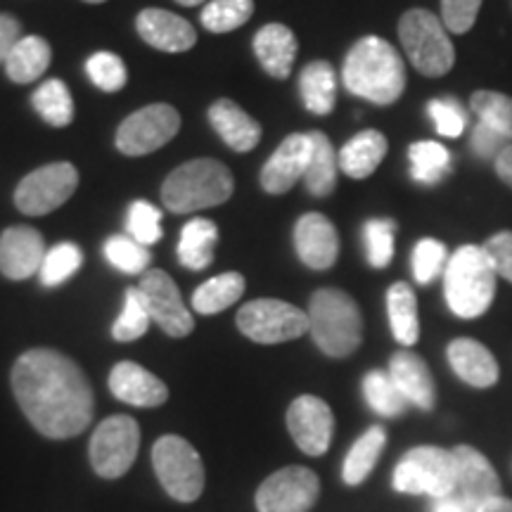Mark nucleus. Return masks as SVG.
Instances as JSON below:
<instances>
[{"label":"nucleus","instance_id":"423d86ee","mask_svg":"<svg viewBox=\"0 0 512 512\" xmlns=\"http://www.w3.org/2000/svg\"><path fill=\"white\" fill-rule=\"evenodd\" d=\"M399 38L406 57L422 76L439 79L456 64V48L441 22L430 10L413 8L399 19Z\"/></svg>","mask_w":512,"mask_h":512},{"label":"nucleus","instance_id":"b1692460","mask_svg":"<svg viewBox=\"0 0 512 512\" xmlns=\"http://www.w3.org/2000/svg\"><path fill=\"white\" fill-rule=\"evenodd\" d=\"M299 43L285 24H266L254 36V55L273 79H287L297 60Z\"/></svg>","mask_w":512,"mask_h":512},{"label":"nucleus","instance_id":"5fc2aeb1","mask_svg":"<svg viewBox=\"0 0 512 512\" xmlns=\"http://www.w3.org/2000/svg\"><path fill=\"white\" fill-rule=\"evenodd\" d=\"M475 512H512V501L510 498L496 496L491 498V501H486L484 505H479Z\"/></svg>","mask_w":512,"mask_h":512},{"label":"nucleus","instance_id":"c9c22d12","mask_svg":"<svg viewBox=\"0 0 512 512\" xmlns=\"http://www.w3.org/2000/svg\"><path fill=\"white\" fill-rule=\"evenodd\" d=\"M363 396H366L368 406L384 418H399L408 408L406 396L399 392L392 375L384 373V370H370L363 377Z\"/></svg>","mask_w":512,"mask_h":512},{"label":"nucleus","instance_id":"bb28decb","mask_svg":"<svg viewBox=\"0 0 512 512\" xmlns=\"http://www.w3.org/2000/svg\"><path fill=\"white\" fill-rule=\"evenodd\" d=\"M53 62V48L43 36H22L5 60V74L12 83L27 86L46 74V69Z\"/></svg>","mask_w":512,"mask_h":512},{"label":"nucleus","instance_id":"412c9836","mask_svg":"<svg viewBox=\"0 0 512 512\" xmlns=\"http://www.w3.org/2000/svg\"><path fill=\"white\" fill-rule=\"evenodd\" d=\"M110 389L119 401L138 408H157L169 399V387L133 361H121L112 368Z\"/></svg>","mask_w":512,"mask_h":512},{"label":"nucleus","instance_id":"e433bc0d","mask_svg":"<svg viewBox=\"0 0 512 512\" xmlns=\"http://www.w3.org/2000/svg\"><path fill=\"white\" fill-rule=\"evenodd\" d=\"M150 323L152 318L140 287H128L124 294V309H121L119 318L112 325V337L117 342H136L138 337L145 335Z\"/></svg>","mask_w":512,"mask_h":512},{"label":"nucleus","instance_id":"39448f33","mask_svg":"<svg viewBox=\"0 0 512 512\" xmlns=\"http://www.w3.org/2000/svg\"><path fill=\"white\" fill-rule=\"evenodd\" d=\"M309 332L318 349L330 358H347L363 342L361 309L347 292L323 287L309 302Z\"/></svg>","mask_w":512,"mask_h":512},{"label":"nucleus","instance_id":"dca6fc26","mask_svg":"<svg viewBox=\"0 0 512 512\" xmlns=\"http://www.w3.org/2000/svg\"><path fill=\"white\" fill-rule=\"evenodd\" d=\"M451 453L456 460L453 496H458L470 510H477L479 505L501 496V479L489 460L484 458V453L472 446H456Z\"/></svg>","mask_w":512,"mask_h":512},{"label":"nucleus","instance_id":"393cba45","mask_svg":"<svg viewBox=\"0 0 512 512\" xmlns=\"http://www.w3.org/2000/svg\"><path fill=\"white\" fill-rule=\"evenodd\" d=\"M209 124L223 138V143L235 152L254 150L261 140L259 121L249 117L238 102L233 100H216L209 107Z\"/></svg>","mask_w":512,"mask_h":512},{"label":"nucleus","instance_id":"4468645a","mask_svg":"<svg viewBox=\"0 0 512 512\" xmlns=\"http://www.w3.org/2000/svg\"><path fill=\"white\" fill-rule=\"evenodd\" d=\"M140 292H143L150 318L162 328L169 337H188L195 330L188 306L183 304L178 285L169 273L150 268L140 275Z\"/></svg>","mask_w":512,"mask_h":512},{"label":"nucleus","instance_id":"aec40b11","mask_svg":"<svg viewBox=\"0 0 512 512\" xmlns=\"http://www.w3.org/2000/svg\"><path fill=\"white\" fill-rule=\"evenodd\" d=\"M136 29L147 46L162 53H185L197 43V31L188 19L162 8H147L136 17Z\"/></svg>","mask_w":512,"mask_h":512},{"label":"nucleus","instance_id":"6ab92c4d","mask_svg":"<svg viewBox=\"0 0 512 512\" xmlns=\"http://www.w3.org/2000/svg\"><path fill=\"white\" fill-rule=\"evenodd\" d=\"M294 249H297L302 264L313 271H328L335 266L339 256V235L335 223L328 216L304 214L294 226Z\"/></svg>","mask_w":512,"mask_h":512},{"label":"nucleus","instance_id":"1a4fd4ad","mask_svg":"<svg viewBox=\"0 0 512 512\" xmlns=\"http://www.w3.org/2000/svg\"><path fill=\"white\" fill-rule=\"evenodd\" d=\"M238 328L259 344H283L309 332V313L280 299H254L238 313Z\"/></svg>","mask_w":512,"mask_h":512},{"label":"nucleus","instance_id":"4c0bfd02","mask_svg":"<svg viewBox=\"0 0 512 512\" xmlns=\"http://www.w3.org/2000/svg\"><path fill=\"white\" fill-rule=\"evenodd\" d=\"M254 15V0H211L202 10V27L211 34H230Z\"/></svg>","mask_w":512,"mask_h":512},{"label":"nucleus","instance_id":"f257e3e1","mask_svg":"<svg viewBox=\"0 0 512 512\" xmlns=\"http://www.w3.org/2000/svg\"><path fill=\"white\" fill-rule=\"evenodd\" d=\"M10 382L22 413L43 437L69 439L91 425V384L72 358L60 351H24L12 368Z\"/></svg>","mask_w":512,"mask_h":512},{"label":"nucleus","instance_id":"c03bdc74","mask_svg":"<svg viewBox=\"0 0 512 512\" xmlns=\"http://www.w3.org/2000/svg\"><path fill=\"white\" fill-rule=\"evenodd\" d=\"M126 230L128 238L140 242V245H155L162 238V211L147 200H136L128 207Z\"/></svg>","mask_w":512,"mask_h":512},{"label":"nucleus","instance_id":"f704fd0d","mask_svg":"<svg viewBox=\"0 0 512 512\" xmlns=\"http://www.w3.org/2000/svg\"><path fill=\"white\" fill-rule=\"evenodd\" d=\"M411 157V176L422 185H437L451 174V152L434 140H420L408 150Z\"/></svg>","mask_w":512,"mask_h":512},{"label":"nucleus","instance_id":"f8f14e48","mask_svg":"<svg viewBox=\"0 0 512 512\" xmlns=\"http://www.w3.org/2000/svg\"><path fill=\"white\" fill-rule=\"evenodd\" d=\"M181 128V114L166 102H155L133 112L121 121L117 131V150L126 157H143L176 138Z\"/></svg>","mask_w":512,"mask_h":512},{"label":"nucleus","instance_id":"2f4dec72","mask_svg":"<svg viewBox=\"0 0 512 512\" xmlns=\"http://www.w3.org/2000/svg\"><path fill=\"white\" fill-rule=\"evenodd\" d=\"M245 294V275L240 273H221L209 278L207 283L197 287L192 294V309L202 316H214V313L226 311L228 306L240 302Z\"/></svg>","mask_w":512,"mask_h":512},{"label":"nucleus","instance_id":"0eeeda50","mask_svg":"<svg viewBox=\"0 0 512 512\" xmlns=\"http://www.w3.org/2000/svg\"><path fill=\"white\" fill-rule=\"evenodd\" d=\"M456 486V460L439 446L411 448L394 470V489L411 496L444 498Z\"/></svg>","mask_w":512,"mask_h":512},{"label":"nucleus","instance_id":"58836bf2","mask_svg":"<svg viewBox=\"0 0 512 512\" xmlns=\"http://www.w3.org/2000/svg\"><path fill=\"white\" fill-rule=\"evenodd\" d=\"M472 112L477 114L479 121L496 128L501 136L512 143V98L498 91H475L470 98Z\"/></svg>","mask_w":512,"mask_h":512},{"label":"nucleus","instance_id":"a19ab883","mask_svg":"<svg viewBox=\"0 0 512 512\" xmlns=\"http://www.w3.org/2000/svg\"><path fill=\"white\" fill-rule=\"evenodd\" d=\"M83 264L81 247L74 245V242H60V245L50 247L46 259H43L41 266V283L46 287H57L67 283L72 275L79 271Z\"/></svg>","mask_w":512,"mask_h":512},{"label":"nucleus","instance_id":"6e6552de","mask_svg":"<svg viewBox=\"0 0 512 512\" xmlns=\"http://www.w3.org/2000/svg\"><path fill=\"white\" fill-rule=\"evenodd\" d=\"M152 465H155L159 484L171 498L192 503L202 496L204 465L190 441L176 434L157 439V444L152 446Z\"/></svg>","mask_w":512,"mask_h":512},{"label":"nucleus","instance_id":"603ef678","mask_svg":"<svg viewBox=\"0 0 512 512\" xmlns=\"http://www.w3.org/2000/svg\"><path fill=\"white\" fill-rule=\"evenodd\" d=\"M494 169H496V176L512 190V143L505 145V150L496 157Z\"/></svg>","mask_w":512,"mask_h":512},{"label":"nucleus","instance_id":"3c124183","mask_svg":"<svg viewBox=\"0 0 512 512\" xmlns=\"http://www.w3.org/2000/svg\"><path fill=\"white\" fill-rule=\"evenodd\" d=\"M22 38V24L15 15L8 12H0V64H5L12 50Z\"/></svg>","mask_w":512,"mask_h":512},{"label":"nucleus","instance_id":"ea45409f","mask_svg":"<svg viewBox=\"0 0 512 512\" xmlns=\"http://www.w3.org/2000/svg\"><path fill=\"white\" fill-rule=\"evenodd\" d=\"M105 256L117 271L126 275H143L145 271H150V249L128 238V235H112L105 242Z\"/></svg>","mask_w":512,"mask_h":512},{"label":"nucleus","instance_id":"473e14b6","mask_svg":"<svg viewBox=\"0 0 512 512\" xmlns=\"http://www.w3.org/2000/svg\"><path fill=\"white\" fill-rule=\"evenodd\" d=\"M384 444H387V432L382 427H370V430L363 434L361 439L351 446V451L344 458V467H342V477L349 486L361 484L373 467L380 460V453L384 451Z\"/></svg>","mask_w":512,"mask_h":512},{"label":"nucleus","instance_id":"9b49d317","mask_svg":"<svg viewBox=\"0 0 512 512\" xmlns=\"http://www.w3.org/2000/svg\"><path fill=\"white\" fill-rule=\"evenodd\" d=\"M140 448V427L128 415L102 420L91 439V465L100 477L117 479L131 470Z\"/></svg>","mask_w":512,"mask_h":512},{"label":"nucleus","instance_id":"a211bd4d","mask_svg":"<svg viewBox=\"0 0 512 512\" xmlns=\"http://www.w3.org/2000/svg\"><path fill=\"white\" fill-rule=\"evenodd\" d=\"M48 249L31 226H10L0 233V273L8 280H27L41 273Z\"/></svg>","mask_w":512,"mask_h":512},{"label":"nucleus","instance_id":"f03ea898","mask_svg":"<svg viewBox=\"0 0 512 512\" xmlns=\"http://www.w3.org/2000/svg\"><path fill=\"white\" fill-rule=\"evenodd\" d=\"M342 79L351 95L387 107L403 95L406 64L389 41L380 36H363L344 60Z\"/></svg>","mask_w":512,"mask_h":512},{"label":"nucleus","instance_id":"a878e982","mask_svg":"<svg viewBox=\"0 0 512 512\" xmlns=\"http://www.w3.org/2000/svg\"><path fill=\"white\" fill-rule=\"evenodd\" d=\"M387 138L382 136L375 128H366L358 136L349 140L347 145L339 150V169L344 171L349 178L363 181V178L373 176L377 166L382 164V159L387 157Z\"/></svg>","mask_w":512,"mask_h":512},{"label":"nucleus","instance_id":"f3484780","mask_svg":"<svg viewBox=\"0 0 512 512\" xmlns=\"http://www.w3.org/2000/svg\"><path fill=\"white\" fill-rule=\"evenodd\" d=\"M311 159V136L309 133H292L278 150L268 157V162L261 169V188L268 195H285L290 192L297 181H302L306 166Z\"/></svg>","mask_w":512,"mask_h":512},{"label":"nucleus","instance_id":"c85d7f7f","mask_svg":"<svg viewBox=\"0 0 512 512\" xmlns=\"http://www.w3.org/2000/svg\"><path fill=\"white\" fill-rule=\"evenodd\" d=\"M219 242V228L209 219H192L183 226L178 240V261L188 271H204L214 261V249Z\"/></svg>","mask_w":512,"mask_h":512},{"label":"nucleus","instance_id":"49530a36","mask_svg":"<svg viewBox=\"0 0 512 512\" xmlns=\"http://www.w3.org/2000/svg\"><path fill=\"white\" fill-rule=\"evenodd\" d=\"M427 112H430L434 128H437L439 136H444V138L463 136L467 117H465L463 107L458 105V100L437 98L427 105Z\"/></svg>","mask_w":512,"mask_h":512},{"label":"nucleus","instance_id":"864d4df0","mask_svg":"<svg viewBox=\"0 0 512 512\" xmlns=\"http://www.w3.org/2000/svg\"><path fill=\"white\" fill-rule=\"evenodd\" d=\"M432 512H475L470 510L467 505L460 501L458 496L448 494L444 498H434V505H432Z\"/></svg>","mask_w":512,"mask_h":512},{"label":"nucleus","instance_id":"7ed1b4c3","mask_svg":"<svg viewBox=\"0 0 512 512\" xmlns=\"http://www.w3.org/2000/svg\"><path fill=\"white\" fill-rule=\"evenodd\" d=\"M498 273L484 247L463 245L448 256L444 294L453 316L475 320L491 309Z\"/></svg>","mask_w":512,"mask_h":512},{"label":"nucleus","instance_id":"4d7b16f0","mask_svg":"<svg viewBox=\"0 0 512 512\" xmlns=\"http://www.w3.org/2000/svg\"><path fill=\"white\" fill-rule=\"evenodd\" d=\"M86 3H93V5H98V3H107V0H86Z\"/></svg>","mask_w":512,"mask_h":512},{"label":"nucleus","instance_id":"c756f323","mask_svg":"<svg viewBox=\"0 0 512 512\" xmlns=\"http://www.w3.org/2000/svg\"><path fill=\"white\" fill-rule=\"evenodd\" d=\"M311 159L306 166L304 183L313 197H328L337 188L339 157L335 155L330 138L320 131H311Z\"/></svg>","mask_w":512,"mask_h":512},{"label":"nucleus","instance_id":"9d476101","mask_svg":"<svg viewBox=\"0 0 512 512\" xmlns=\"http://www.w3.org/2000/svg\"><path fill=\"white\" fill-rule=\"evenodd\" d=\"M79 171L69 162L43 164L19 181L15 190V207L24 216H46L60 209L76 192Z\"/></svg>","mask_w":512,"mask_h":512},{"label":"nucleus","instance_id":"a18cd8bd","mask_svg":"<svg viewBox=\"0 0 512 512\" xmlns=\"http://www.w3.org/2000/svg\"><path fill=\"white\" fill-rule=\"evenodd\" d=\"M448 249L444 242L422 238L413 249V275L420 285H430L446 271Z\"/></svg>","mask_w":512,"mask_h":512},{"label":"nucleus","instance_id":"2eb2a0df","mask_svg":"<svg viewBox=\"0 0 512 512\" xmlns=\"http://www.w3.org/2000/svg\"><path fill=\"white\" fill-rule=\"evenodd\" d=\"M287 430L306 456H323L335 432V415L318 396H297L287 408Z\"/></svg>","mask_w":512,"mask_h":512},{"label":"nucleus","instance_id":"72a5a7b5","mask_svg":"<svg viewBox=\"0 0 512 512\" xmlns=\"http://www.w3.org/2000/svg\"><path fill=\"white\" fill-rule=\"evenodd\" d=\"M31 107L48 126L64 128L74 121V100L69 88L60 79H50L31 95Z\"/></svg>","mask_w":512,"mask_h":512},{"label":"nucleus","instance_id":"6e6d98bb","mask_svg":"<svg viewBox=\"0 0 512 512\" xmlns=\"http://www.w3.org/2000/svg\"><path fill=\"white\" fill-rule=\"evenodd\" d=\"M178 5H183V8H197V5H202L204 0H176Z\"/></svg>","mask_w":512,"mask_h":512},{"label":"nucleus","instance_id":"09e8293b","mask_svg":"<svg viewBox=\"0 0 512 512\" xmlns=\"http://www.w3.org/2000/svg\"><path fill=\"white\" fill-rule=\"evenodd\" d=\"M470 145H472V152H475L479 159H484V162H496V157L505 150V145H510V140L501 136L496 128H491L489 124H484V121H479V124L472 128Z\"/></svg>","mask_w":512,"mask_h":512},{"label":"nucleus","instance_id":"8fccbe9b","mask_svg":"<svg viewBox=\"0 0 512 512\" xmlns=\"http://www.w3.org/2000/svg\"><path fill=\"white\" fill-rule=\"evenodd\" d=\"M494 264L498 278H505L512 285V230H501L491 235L482 245Z\"/></svg>","mask_w":512,"mask_h":512},{"label":"nucleus","instance_id":"ddd939ff","mask_svg":"<svg viewBox=\"0 0 512 512\" xmlns=\"http://www.w3.org/2000/svg\"><path fill=\"white\" fill-rule=\"evenodd\" d=\"M320 482L309 467H283L256 491L259 512H309L318 501Z\"/></svg>","mask_w":512,"mask_h":512},{"label":"nucleus","instance_id":"4be33fe9","mask_svg":"<svg viewBox=\"0 0 512 512\" xmlns=\"http://www.w3.org/2000/svg\"><path fill=\"white\" fill-rule=\"evenodd\" d=\"M448 363H451L453 373L470 387L489 389L498 382V361L482 342L470 337L453 339L446 349Z\"/></svg>","mask_w":512,"mask_h":512},{"label":"nucleus","instance_id":"5701e85b","mask_svg":"<svg viewBox=\"0 0 512 512\" xmlns=\"http://www.w3.org/2000/svg\"><path fill=\"white\" fill-rule=\"evenodd\" d=\"M389 375L399 392L406 396L408 403L418 406L420 411H432L437 392H434V380L427 363L413 351H399L389 361Z\"/></svg>","mask_w":512,"mask_h":512},{"label":"nucleus","instance_id":"7c9ffc66","mask_svg":"<svg viewBox=\"0 0 512 512\" xmlns=\"http://www.w3.org/2000/svg\"><path fill=\"white\" fill-rule=\"evenodd\" d=\"M387 313L394 339L403 347H413L420 339L418 299L408 283H394L387 292Z\"/></svg>","mask_w":512,"mask_h":512},{"label":"nucleus","instance_id":"79ce46f5","mask_svg":"<svg viewBox=\"0 0 512 512\" xmlns=\"http://www.w3.org/2000/svg\"><path fill=\"white\" fill-rule=\"evenodd\" d=\"M86 74L95 88L105 93H117L128 83V69L119 55L110 50L93 53L86 62Z\"/></svg>","mask_w":512,"mask_h":512},{"label":"nucleus","instance_id":"cd10ccee","mask_svg":"<svg viewBox=\"0 0 512 512\" xmlns=\"http://www.w3.org/2000/svg\"><path fill=\"white\" fill-rule=\"evenodd\" d=\"M299 93L306 110L325 117L332 112L337 102V74L335 67L325 60L309 62L299 76Z\"/></svg>","mask_w":512,"mask_h":512},{"label":"nucleus","instance_id":"37998d69","mask_svg":"<svg viewBox=\"0 0 512 512\" xmlns=\"http://www.w3.org/2000/svg\"><path fill=\"white\" fill-rule=\"evenodd\" d=\"M394 235L396 221L370 219L363 226V242H366L368 264L373 268H387L394 259Z\"/></svg>","mask_w":512,"mask_h":512},{"label":"nucleus","instance_id":"de8ad7c7","mask_svg":"<svg viewBox=\"0 0 512 512\" xmlns=\"http://www.w3.org/2000/svg\"><path fill=\"white\" fill-rule=\"evenodd\" d=\"M482 0H441V22L448 34H467L475 27Z\"/></svg>","mask_w":512,"mask_h":512},{"label":"nucleus","instance_id":"20e7f679","mask_svg":"<svg viewBox=\"0 0 512 512\" xmlns=\"http://www.w3.org/2000/svg\"><path fill=\"white\" fill-rule=\"evenodd\" d=\"M235 190L233 174L219 159H192L166 176L162 202L171 214H192L228 202Z\"/></svg>","mask_w":512,"mask_h":512}]
</instances>
